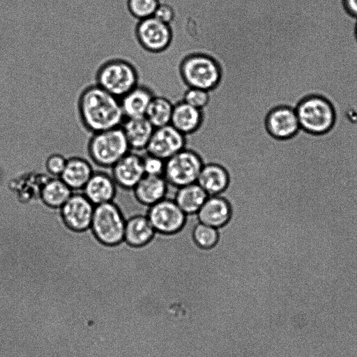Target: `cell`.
Masks as SVG:
<instances>
[{
    "label": "cell",
    "mask_w": 357,
    "mask_h": 357,
    "mask_svg": "<svg viewBox=\"0 0 357 357\" xmlns=\"http://www.w3.org/2000/svg\"><path fill=\"white\" fill-rule=\"evenodd\" d=\"M77 108L82 126L91 134L120 127L125 119L120 98L96 84L83 90Z\"/></svg>",
    "instance_id": "cell-1"
},
{
    "label": "cell",
    "mask_w": 357,
    "mask_h": 357,
    "mask_svg": "<svg viewBox=\"0 0 357 357\" xmlns=\"http://www.w3.org/2000/svg\"><path fill=\"white\" fill-rule=\"evenodd\" d=\"M130 151L121 127L93 133L88 142L91 161L101 167L110 168Z\"/></svg>",
    "instance_id": "cell-2"
},
{
    "label": "cell",
    "mask_w": 357,
    "mask_h": 357,
    "mask_svg": "<svg viewBox=\"0 0 357 357\" xmlns=\"http://www.w3.org/2000/svg\"><path fill=\"white\" fill-rule=\"evenodd\" d=\"M96 84L121 98L137 85V73L129 61L121 58L112 59L100 66Z\"/></svg>",
    "instance_id": "cell-3"
},
{
    "label": "cell",
    "mask_w": 357,
    "mask_h": 357,
    "mask_svg": "<svg viewBox=\"0 0 357 357\" xmlns=\"http://www.w3.org/2000/svg\"><path fill=\"white\" fill-rule=\"evenodd\" d=\"M126 219L112 202L95 206L90 230L102 244L116 245L124 241Z\"/></svg>",
    "instance_id": "cell-4"
},
{
    "label": "cell",
    "mask_w": 357,
    "mask_h": 357,
    "mask_svg": "<svg viewBox=\"0 0 357 357\" xmlns=\"http://www.w3.org/2000/svg\"><path fill=\"white\" fill-rule=\"evenodd\" d=\"M296 112L301 128L312 133L326 132L334 123L333 109L321 97L310 96L305 98L298 105Z\"/></svg>",
    "instance_id": "cell-5"
},
{
    "label": "cell",
    "mask_w": 357,
    "mask_h": 357,
    "mask_svg": "<svg viewBox=\"0 0 357 357\" xmlns=\"http://www.w3.org/2000/svg\"><path fill=\"white\" fill-rule=\"evenodd\" d=\"M204 165L194 151L184 149L165 160L163 176L174 188L196 183Z\"/></svg>",
    "instance_id": "cell-6"
},
{
    "label": "cell",
    "mask_w": 357,
    "mask_h": 357,
    "mask_svg": "<svg viewBox=\"0 0 357 357\" xmlns=\"http://www.w3.org/2000/svg\"><path fill=\"white\" fill-rule=\"evenodd\" d=\"M181 74L190 87L208 91L218 82L220 71L211 57L196 54L186 57L181 64Z\"/></svg>",
    "instance_id": "cell-7"
},
{
    "label": "cell",
    "mask_w": 357,
    "mask_h": 357,
    "mask_svg": "<svg viewBox=\"0 0 357 357\" xmlns=\"http://www.w3.org/2000/svg\"><path fill=\"white\" fill-rule=\"evenodd\" d=\"M146 216L156 233L172 234L185 225L187 215L168 197L150 206Z\"/></svg>",
    "instance_id": "cell-8"
},
{
    "label": "cell",
    "mask_w": 357,
    "mask_h": 357,
    "mask_svg": "<svg viewBox=\"0 0 357 357\" xmlns=\"http://www.w3.org/2000/svg\"><path fill=\"white\" fill-rule=\"evenodd\" d=\"M93 205L82 192L73 193L59 208L64 225L75 231H84L90 229L93 215Z\"/></svg>",
    "instance_id": "cell-9"
},
{
    "label": "cell",
    "mask_w": 357,
    "mask_h": 357,
    "mask_svg": "<svg viewBox=\"0 0 357 357\" xmlns=\"http://www.w3.org/2000/svg\"><path fill=\"white\" fill-rule=\"evenodd\" d=\"M185 135L168 124L154 129L145 151L165 160L185 149Z\"/></svg>",
    "instance_id": "cell-10"
},
{
    "label": "cell",
    "mask_w": 357,
    "mask_h": 357,
    "mask_svg": "<svg viewBox=\"0 0 357 357\" xmlns=\"http://www.w3.org/2000/svg\"><path fill=\"white\" fill-rule=\"evenodd\" d=\"M136 36L145 49L158 52L168 45L171 40V30L169 24L152 16L139 21Z\"/></svg>",
    "instance_id": "cell-11"
},
{
    "label": "cell",
    "mask_w": 357,
    "mask_h": 357,
    "mask_svg": "<svg viewBox=\"0 0 357 357\" xmlns=\"http://www.w3.org/2000/svg\"><path fill=\"white\" fill-rule=\"evenodd\" d=\"M142 153L130 151L111 167V176L117 185L132 189L145 175Z\"/></svg>",
    "instance_id": "cell-12"
},
{
    "label": "cell",
    "mask_w": 357,
    "mask_h": 357,
    "mask_svg": "<svg viewBox=\"0 0 357 357\" xmlns=\"http://www.w3.org/2000/svg\"><path fill=\"white\" fill-rule=\"evenodd\" d=\"M82 190L86 197L96 206L112 202L116 191V184L111 173L94 171Z\"/></svg>",
    "instance_id": "cell-13"
},
{
    "label": "cell",
    "mask_w": 357,
    "mask_h": 357,
    "mask_svg": "<svg viewBox=\"0 0 357 357\" xmlns=\"http://www.w3.org/2000/svg\"><path fill=\"white\" fill-rule=\"evenodd\" d=\"M266 126L270 134L278 139L289 138L301 128L296 110L289 107L273 109L267 116Z\"/></svg>",
    "instance_id": "cell-14"
},
{
    "label": "cell",
    "mask_w": 357,
    "mask_h": 357,
    "mask_svg": "<svg viewBox=\"0 0 357 357\" xmlns=\"http://www.w3.org/2000/svg\"><path fill=\"white\" fill-rule=\"evenodd\" d=\"M231 213L228 201L222 195H208L198 212L199 222L219 229L229 220Z\"/></svg>",
    "instance_id": "cell-15"
},
{
    "label": "cell",
    "mask_w": 357,
    "mask_h": 357,
    "mask_svg": "<svg viewBox=\"0 0 357 357\" xmlns=\"http://www.w3.org/2000/svg\"><path fill=\"white\" fill-rule=\"evenodd\" d=\"M169 190L170 185L163 176L146 174L133 188L138 201L148 207L167 197Z\"/></svg>",
    "instance_id": "cell-16"
},
{
    "label": "cell",
    "mask_w": 357,
    "mask_h": 357,
    "mask_svg": "<svg viewBox=\"0 0 357 357\" xmlns=\"http://www.w3.org/2000/svg\"><path fill=\"white\" fill-rule=\"evenodd\" d=\"M130 151L144 152L155 128L146 116L125 118L121 126Z\"/></svg>",
    "instance_id": "cell-17"
},
{
    "label": "cell",
    "mask_w": 357,
    "mask_h": 357,
    "mask_svg": "<svg viewBox=\"0 0 357 357\" xmlns=\"http://www.w3.org/2000/svg\"><path fill=\"white\" fill-rule=\"evenodd\" d=\"M93 172L91 162L84 157L71 156L67 159L60 178L73 191H79L83 189Z\"/></svg>",
    "instance_id": "cell-18"
},
{
    "label": "cell",
    "mask_w": 357,
    "mask_h": 357,
    "mask_svg": "<svg viewBox=\"0 0 357 357\" xmlns=\"http://www.w3.org/2000/svg\"><path fill=\"white\" fill-rule=\"evenodd\" d=\"M155 231L146 215H137L126 220L124 242L132 247H142L149 243Z\"/></svg>",
    "instance_id": "cell-19"
},
{
    "label": "cell",
    "mask_w": 357,
    "mask_h": 357,
    "mask_svg": "<svg viewBox=\"0 0 357 357\" xmlns=\"http://www.w3.org/2000/svg\"><path fill=\"white\" fill-rule=\"evenodd\" d=\"M197 183L208 195H217L222 193L229 183L227 170L216 163L204 164Z\"/></svg>",
    "instance_id": "cell-20"
},
{
    "label": "cell",
    "mask_w": 357,
    "mask_h": 357,
    "mask_svg": "<svg viewBox=\"0 0 357 357\" xmlns=\"http://www.w3.org/2000/svg\"><path fill=\"white\" fill-rule=\"evenodd\" d=\"M207 193L196 182L176 188L172 199L185 215L197 214L206 198Z\"/></svg>",
    "instance_id": "cell-21"
},
{
    "label": "cell",
    "mask_w": 357,
    "mask_h": 357,
    "mask_svg": "<svg viewBox=\"0 0 357 357\" xmlns=\"http://www.w3.org/2000/svg\"><path fill=\"white\" fill-rule=\"evenodd\" d=\"M153 98L152 93L148 89L137 85L120 98L125 118L145 116Z\"/></svg>",
    "instance_id": "cell-22"
},
{
    "label": "cell",
    "mask_w": 357,
    "mask_h": 357,
    "mask_svg": "<svg viewBox=\"0 0 357 357\" xmlns=\"http://www.w3.org/2000/svg\"><path fill=\"white\" fill-rule=\"evenodd\" d=\"M73 191L60 177H52L43 182L39 189L40 201L47 206L59 209Z\"/></svg>",
    "instance_id": "cell-23"
},
{
    "label": "cell",
    "mask_w": 357,
    "mask_h": 357,
    "mask_svg": "<svg viewBox=\"0 0 357 357\" xmlns=\"http://www.w3.org/2000/svg\"><path fill=\"white\" fill-rule=\"evenodd\" d=\"M200 121V109L184 101L174 106L170 124L183 135L195 130Z\"/></svg>",
    "instance_id": "cell-24"
},
{
    "label": "cell",
    "mask_w": 357,
    "mask_h": 357,
    "mask_svg": "<svg viewBox=\"0 0 357 357\" xmlns=\"http://www.w3.org/2000/svg\"><path fill=\"white\" fill-rule=\"evenodd\" d=\"M121 211L126 220L134 215H146L149 207L141 204L132 189H128L116 185V191L112 200Z\"/></svg>",
    "instance_id": "cell-25"
},
{
    "label": "cell",
    "mask_w": 357,
    "mask_h": 357,
    "mask_svg": "<svg viewBox=\"0 0 357 357\" xmlns=\"http://www.w3.org/2000/svg\"><path fill=\"white\" fill-rule=\"evenodd\" d=\"M174 106L166 98L153 97L149 105L145 116L155 128L171 123Z\"/></svg>",
    "instance_id": "cell-26"
},
{
    "label": "cell",
    "mask_w": 357,
    "mask_h": 357,
    "mask_svg": "<svg viewBox=\"0 0 357 357\" xmlns=\"http://www.w3.org/2000/svg\"><path fill=\"white\" fill-rule=\"evenodd\" d=\"M192 237L195 244L201 248L213 247L218 241V229L197 221L192 229Z\"/></svg>",
    "instance_id": "cell-27"
},
{
    "label": "cell",
    "mask_w": 357,
    "mask_h": 357,
    "mask_svg": "<svg viewBox=\"0 0 357 357\" xmlns=\"http://www.w3.org/2000/svg\"><path fill=\"white\" fill-rule=\"evenodd\" d=\"M159 5L158 0H128L130 14L137 20L152 17Z\"/></svg>",
    "instance_id": "cell-28"
},
{
    "label": "cell",
    "mask_w": 357,
    "mask_h": 357,
    "mask_svg": "<svg viewBox=\"0 0 357 357\" xmlns=\"http://www.w3.org/2000/svg\"><path fill=\"white\" fill-rule=\"evenodd\" d=\"M142 163L145 174L163 176L165 160L146 151L142 153Z\"/></svg>",
    "instance_id": "cell-29"
},
{
    "label": "cell",
    "mask_w": 357,
    "mask_h": 357,
    "mask_svg": "<svg viewBox=\"0 0 357 357\" xmlns=\"http://www.w3.org/2000/svg\"><path fill=\"white\" fill-rule=\"evenodd\" d=\"M67 159V157L60 153L49 154L45 161L46 171L53 177H60L65 168Z\"/></svg>",
    "instance_id": "cell-30"
},
{
    "label": "cell",
    "mask_w": 357,
    "mask_h": 357,
    "mask_svg": "<svg viewBox=\"0 0 357 357\" xmlns=\"http://www.w3.org/2000/svg\"><path fill=\"white\" fill-rule=\"evenodd\" d=\"M208 92L202 89L189 87L184 95L183 101L188 105L201 109L208 101Z\"/></svg>",
    "instance_id": "cell-31"
},
{
    "label": "cell",
    "mask_w": 357,
    "mask_h": 357,
    "mask_svg": "<svg viewBox=\"0 0 357 357\" xmlns=\"http://www.w3.org/2000/svg\"><path fill=\"white\" fill-rule=\"evenodd\" d=\"M158 20L169 24L174 17L172 8L166 3H159L153 15Z\"/></svg>",
    "instance_id": "cell-32"
},
{
    "label": "cell",
    "mask_w": 357,
    "mask_h": 357,
    "mask_svg": "<svg viewBox=\"0 0 357 357\" xmlns=\"http://www.w3.org/2000/svg\"><path fill=\"white\" fill-rule=\"evenodd\" d=\"M347 10L357 17V0H344Z\"/></svg>",
    "instance_id": "cell-33"
}]
</instances>
